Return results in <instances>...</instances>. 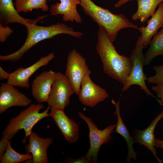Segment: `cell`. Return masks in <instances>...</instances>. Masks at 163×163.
I'll return each instance as SVG.
<instances>
[{
    "instance_id": "cell-1",
    "label": "cell",
    "mask_w": 163,
    "mask_h": 163,
    "mask_svg": "<svg viewBox=\"0 0 163 163\" xmlns=\"http://www.w3.org/2000/svg\"><path fill=\"white\" fill-rule=\"evenodd\" d=\"M113 43L105 29L99 26L96 49L103 71L123 85L131 72L132 62L130 57L119 54Z\"/></svg>"
},
{
    "instance_id": "cell-2",
    "label": "cell",
    "mask_w": 163,
    "mask_h": 163,
    "mask_svg": "<svg viewBox=\"0 0 163 163\" xmlns=\"http://www.w3.org/2000/svg\"><path fill=\"white\" fill-rule=\"evenodd\" d=\"M27 35L22 46L16 51L10 54L0 56V60L15 62L19 60L32 47L40 42L53 38L60 34H66L79 38L83 35L76 31L72 27L61 23H57L46 27L33 24L26 27Z\"/></svg>"
},
{
    "instance_id": "cell-3",
    "label": "cell",
    "mask_w": 163,
    "mask_h": 163,
    "mask_svg": "<svg viewBox=\"0 0 163 163\" xmlns=\"http://www.w3.org/2000/svg\"><path fill=\"white\" fill-rule=\"evenodd\" d=\"M80 0V5L85 13L105 29L113 42L121 30L127 28H139L122 14H113L108 9L97 5L91 0Z\"/></svg>"
},
{
    "instance_id": "cell-4",
    "label": "cell",
    "mask_w": 163,
    "mask_h": 163,
    "mask_svg": "<svg viewBox=\"0 0 163 163\" xmlns=\"http://www.w3.org/2000/svg\"><path fill=\"white\" fill-rule=\"evenodd\" d=\"M51 106L48 105L43 112H39L44 107L41 103L31 104L26 109L22 110L14 117L11 118L2 132V136L10 140L20 129H24L25 136L22 141L24 144L26 139L32 131L34 125L43 118L50 116L48 111Z\"/></svg>"
},
{
    "instance_id": "cell-5",
    "label": "cell",
    "mask_w": 163,
    "mask_h": 163,
    "mask_svg": "<svg viewBox=\"0 0 163 163\" xmlns=\"http://www.w3.org/2000/svg\"><path fill=\"white\" fill-rule=\"evenodd\" d=\"M141 37H139L135 48L133 50L130 57L132 63V69L130 74L126 79L123 85L122 91H126L133 85H139L148 96L155 98L162 106L159 99L157 98L150 91L145 83L148 78L143 71L145 64V55L143 53V47L141 42Z\"/></svg>"
},
{
    "instance_id": "cell-6",
    "label": "cell",
    "mask_w": 163,
    "mask_h": 163,
    "mask_svg": "<svg viewBox=\"0 0 163 163\" xmlns=\"http://www.w3.org/2000/svg\"><path fill=\"white\" fill-rule=\"evenodd\" d=\"M78 115L86 122L89 130L90 147L85 156L89 163H96L100 147L102 145H106L111 141V134L116 125H110L103 129L100 130L91 118L80 111Z\"/></svg>"
},
{
    "instance_id": "cell-7",
    "label": "cell",
    "mask_w": 163,
    "mask_h": 163,
    "mask_svg": "<svg viewBox=\"0 0 163 163\" xmlns=\"http://www.w3.org/2000/svg\"><path fill=\"white\" fill-rule=\"evenodd\" d=\"M90 72L86 59L80 53L75 49L69 53L65 75L76 94H78L83 78Z\"/></svg>"
},
{
    "instance_id": "cell-8",
    "label": "cell",
    "mask_w": 163,
    "mask_h": 163,
    "mask_svg": "<svg viewBox=\"0 0 163 163\" xmlns=\"http://www.w3.org/2000/svg\"><path fill=\"white\" fill-rule=\"evenodd\" d=\"M75 91L65 74L56 72L47 103L51 107L64 110Z\"/></svg>"
},
{
    "instance_id": "cell-9",
    "label": "cell",
    "mask_w": 163,
    "mask_h": 163,
    "mask_svg": "<svg viewBox=\"0 0 163 163\" xmlns=\"http://www.w3.org/2000/svg\"><path fill=\"white\" fill-rule=\"evenodd\" d=\"M91 72L87 73L83 78L78 95L82 104L94 107L109 95L105 89L93 82L90 76Z\"/></svg>"
},
{
    "instance_id": "cell-10",
    "label": "cell",
    "mask_w": 163,
    "mask_h": 163,
    "mask_svg": "<svg viewBox=\"0 0 163 163\" xmlns=\"http://www.w3.org/2000/svg\"><path fill=\"white\" fill-rule=\"evenodd\" d=\"M50 116L53 119L62 134L69 143H74L79 139V125L65 114L64 110L52 107Z\"/></svg>"
},
{
    "instance_id": "cell-11",
    "label": "cell",
    "mask_w": 163,
    "mask_h": 163,
    "mask_svg": "<svg viewBox=\"0 0 163 163\" xmlns=\"http://www.w3.org/2000/svg\"><path fill=\"white\" fill-rule=\"evenodd\" d=\"M55 57L54 53L51 52L45 56H41L38 61L27 68H18L11 73L7 83L14 86L29 88L30 87L29 78L39 68L47 65Z\"/></svg>"
},
{
    "instance_id": "cell-12",
    "label": "cell",
    "mask_w": 163,
    "mask_h": 163,
    "mask_svg": "<svg viewBox=\"0 0 163 163\" xmlns=\"http://www.w3.org/2000/svg\"><path fill=\"white\" fill-rule=\"evenodd\" d=\"M32 100L14 87L3 83L0 86V114L13 106L26 107L31 104Z\"/></svg>"
},
{
    "instance_id": "cell-13",
    "label": "cell",
    "mask_w": 163,
    "mask_h": 163,
    "mask_svg": "<svg viewBox=\"0 0 163 163\" xmlns=\"http://www.w3.org/2000/svg\"><path fill=\"white\" fill-rule=\"evenodd\" d=\"M29 144L25 147L26 153H32L33 158L25 161L33 163H48L47 149L53 142V138H43L33 131L28 136Z\"/></svg>"
},
{
    "instance_id": "cell-14",
    "label": "cell",
    "mask_w": 163,
    "mask_h": 163,
    "mask_svg": "<svg viewBox=\"0 0 163 163\" xmlns=\"http://www.w3.org/2000/svg\"><path fill=\"white\" fill-rule=\"evenodd\" d=\"M56 72L52 70L45 71L37 76L31 85L32 95L38 103L47 102Z\"/></svg>"
},
{
    "instance_id": "cell-15",
    "label": "cell",
    "mask_w": 163,
    "mask_h": 163,
    "mask_svg": "<svg viewBox=\"0 0 163 163\" xmlns=\"http://www.w3.org/2000/svg\"><path fill=\"white\" fill-rule=\"evenodd\" d=\"M45 16H41L34 20L24 18L17 11L12 0H0V23L4 26L18 23L26 27L36 24Z\"/></svg>"
},
{
    "instance_id": "cell-16",
    "label": "cell",
    "mask_w": 163,
    "mask_h": 163,
    "mask_svg": "<svg viewBox=\"0 0 163 163\" xmlns=\"http://www.w3.org/2000/svg\"><path fill=\"white\" fill-rule=\"evenodd\" d=\"M163 118V110L151 122L150 125L144 130L135 129L134 131L133 137L135 143L139 145H143L151 151L157 161L162 163L163 161L157 155L156 148L155 146V137L154 132L158 123Z\"/></svg>"
},
{
    "instance_id": "cell-17",
    "label": "cell",
    "mask_w": 163,
    "mask_h": 163,
    "mask_svg": "<svg viewBox=\"0 0 163 163\" xmlns=\"http://www.w3.org/2000/svg\"><path fill=\"white\" fill-rule=\"evenodd\" d=\"M50 6L49 9L51 14L53 15H60L62 16L64 21L75 22L81 24V17L78 12L77 7L80 5V0H59Z\"/></svg>"
},
{
    "instance_id": "cell-18",
    "label": "cell",
    "mask_w": 163,
    "mask_h": 163,
    "mask_svg": "<svg viewBox=\"0 0 163 163\" xmlns=\"http://www.w3.org/2000/svg\"><path fill=\"white\" fill-rule=\"evenodd\" d=\"M163 23V3L161 2L151 18L148 20L147 26L139 27L138 30L141 33V41L143 48H146L149 44L152 38L162 27Z\"/></svg>"
},
{
    "instance_id": "cell-19",
    "label": "cell",
    "mask_w": 163,
    "mask_h": 163,
    "mask_svg": "<svg viewBox=\"0 0 163 163\" xmlns=\"http://www.w3.org/2000/svg\"><path fill=\"white\" fill-rule=\"evenodd\" d=\"M111 102L115 106L116 109L113 114L117 117V122L114 131L122 136L126 142L128 150L127 161L129 163L131 159L133 158L134 160H136L137 159L136 153L133 146V144L135 143L134 139L130 135L121 118L120 112L119 100L115 102L113 99H112Z\"/></svg>"
},
{
    "instance_id": "cell-20",
    "label": "cell",
    "mask_w": 163,
    "mask_h": 163,
    "mask_svg": "<svg viewBox=\"0 0 163 163\" xmlns=\"http://www.w3.org/2000/svg\"><path fill=\"white\" fill-rule=\"evenodd\" d=\"M138 8L136 11L133 15L132 20H139L141 23L146 21L148 18L155 13L157 6L163 0H137Z\"/></svg>"
},
{
    "instance_id": "cell-21",
    "label": "cell",
    "mask_w": 163,
    "mask_h": 163,
    "mask_svg": "<svg viewBox=\"0 0 163 163\" xmlns=\"http://www.w3.org/2000/svg\"><path fill=\"white\" fill-rule=\"evenodd\" d=\"M153 37L150 43V47L145 55V64L149 65L156 57L163 55V28Z\"/></svg>"
},
{
    "instance_id": "cell-22",
    "label": "cell",
    "mask_w": 163,
    "mask_h": 163,
    "mask_svg": "<svg viewBox=\"0 0 163 163\" xmlns=\"http://www.w3.org/2000/svg\"><path fill=\"white\" fill-rule=\"evenodd\" d=\"M15 8L18 13H26L34 9H41L43 11L49 9L46 0H14Z\"/></svg>"
},
{
    "instance_id": "cell-23",
    "label": "cell",
    "mask_w": 163,
    "mask_h": 163,
    "mask_svg": "<svg viewBox=\"0 0 163 163\" xmlns=\"http://www.w3.org/2000/svg\"><path fill=\"white\" fill-rule=\"evenodd\" d=\"M32 158V155L30 154H21L15 151L11 147L10 140L3 157L0 160L1 163H18Z\"/></svg>"
},
{
    "instance_id": "cell-24",
    "label": "cell",
    "mask_w": 163,
    "mask_h": 163,
    "mask_svg": "<svg viewBox=\"0 0 163 163\" xmlns=\"http://www.w3.org/2000/svg\"><path fill=\"white\" fill-rule=\"evenodd\" d=\"M153 69L155 72L154 76L149 77L147 79L149 83L156 85L163 84V65L154 66Z\"/></svg>"
},
{
    "instance_id": "cell-25",
    "label": "cell",
    "mask_w": 163,
    "mask_h": 163,
    "mask_svg": "<svg viewBox=\"0 0 163 163\" xmlns=\"http://www.w3.org/2000/svg\"><path fill=\"white\" fill-rule=\"evenodd\" d=\"M13 32V30L8 26H4L0 23V42L4 43Z\"/></svg>"
},
{
    "instance_id": "cell-26",
    "label": "cell",
    "mask_w": 163,
    "mask_h": 163,
    "mask_svg": "<svg viewBox=\"0 0 163 163\" xmlns=\"http://www.w3.org/2000/svg\"><path fill=\"white\" fill-rule=\"evenodd\" d=\"M151 89L156 93L163 106V84L152 86L151 87Z\"/></svg>"
},
{
    "instance_id": "cell-27",
    "label": "cell",
    "mask_w": 163,
    "mask_h": 163,
    "mask_svg": "<svg viewBox=\"0 0 163 163\" xmlns=\"http://www.w3.org/2000/svg\"><path fill=\"white\" fill-rule=\"evenodd\" d=\"M7 139L2 137L0 141V160L3 157L6 150L9 142Z\"/></svg>"
},
{
    "instance_id": "cell-28",
    "label": "cell",
    "mask_w": 163,
    "mask_h": 163,
    "mask_svg": "<svg viewBox=\"0 0 163 163\" xmlns=\"http://www.w3.org/2000/svg\"><path fill=\"white\" fill-rule=\"evenodd\" d=\"M11 73H8L5 71L1 66H0V80L8 79L10 77Z\"/></svg>"
},
{
    "instance_id": "cell-29",
    "label": "cell",
    "mask_w": 163,
    "mask_h": 163,
    "mask_svg": "<svg viewBox=\"0 0 163 163\" xmlns=\"http://www.w3.org/2000/svg\"><path fill=\"white\" fill-rule=\"evenodd\" d=\"M70 163H89L86 158L85 155L82 156L77 159H74L71 160Z\"/></svg>"
},
{
    "instance_id": "cell-30",
    "label": "cell",
    "mask_w": 163,
    "mask_h": 163,
    "mask_svg": "<svg viewBox=\"0 0 163 163\" xmlns=\"http://www.w3.org/2000/svg\"><path fill=\"white\" fill-rule=\"evenodd\" d=\"M155 146L156 148H159L163 150V140H161L155 137Z\"/></svg>"
},
{
    "instance_id": "cell-31",
    "label": "cell",
    "mask_w": 163,
    "mask_h": 163,
    "mask_svg": "<svg viewBox=\"0 0 163 163\" xmlns=\"http://www.w3.org/2000/svg\"><path fill=\"white\" fill-rule=\"evenodd\" d=\"M132 0H119L115 5L114 6L116 8H119L127 2Z\"/></svg>"
},
{
    "instance_id": "cell-32",
    "label": "cell",
    "mask_w": 163,
    "mask_h": 163,
    "mask_svg": "<svg viewBox=\"0 0 163 163\" xmlns=\"http://www.w3.org/2000/svg\"><path fill=\"white\" fill-rule=\"evenodd\" d=\"M161 27L163 28V24H162V26Z\"/></svg>"
}]
</instances>
